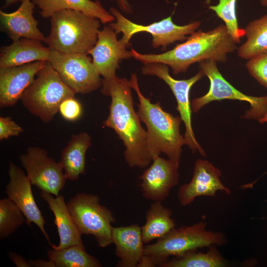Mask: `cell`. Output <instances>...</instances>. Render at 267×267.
I'll use <instances>...</instances> for the list:
<instances>
[{
    "mask_svg": "<svg viewBox=\"0 0 267 267\" xmlns=\"http://www.w3.org/2000/svg\"><path fill=\"white\" fill-rule=\"evenodd\" d=\"M101 87L102 94L111 98L109 114L103 124L113 129L123 141L126 163L131 167L149 166L152 159L147 149V132L134 110L130 81L116 75L103 79Z\"/></svg>",
    "mask_w": 267,
    "mask_h": 267,
    "instance_id": "cell-1",
    "label": "cell"
},
{
    "mask_svg": "<svg viewBox=\"0 0 267 267\" xmlns=\"http://www.w3.org/2000/svg\"><path fill=\"white\" fill-rule=\"evenodd\" d=\"M236 43L225 25L213 30L195 31L183 43L161 54H142L131 48L132 56L143 64L159 62L171 67L174 74L185 73L196 62L209 60L225 62L227 54L237 48Z\"/></svg>",
    "mask_w": 267,
    "mask_h": 267,
    "instance_id": "cell-2",
    "label": "cell"
},
{
    "mask_svg": "<svg viewBox=\"0 0 267 267\" xmlns=\"http://www.w3.org/2000/svg\"><path fill=\"white\" fill-rule=\"evenodd\" d=\"M130 83L138 96L136 113L147 128V149L152 159L163 153L169 159L180 161L182 147L185 145L179 132L180 117L164 110L160 102L152 103L145 97L140 90L135 74H132Z\"/></svg>",
    "mask_w": 267,
    "mask_h": 267,
    "instance_id": "cell-3",
    "label": "cell"
},
{
    "mask_svg": "<svg viewBox=\"0 0 267 267\" xmlns=\"http://www.w3.org/2000/svg\"><path fill=\"white\" fill-rule=\"evenodd\" d=\"M226 242L223 233L207 230L206 223L202 221L188 226L175 227L156 242L144 246L137 267H161L171 256L212 245H224Z\"/></svg>",
    "mask_w": 267,
    "mask_h": 267,
    "instance_id": "cell-4",
    "label": "cell"
},
{
    "mask_svg": "<svg viewBox=\"0 0 267 267\" xmlns=\"http://www.w3.org/2000/svg\"><path fill=\"white\" fill-rule=\"evenodd\" d=\"M50 21V32L44 43L50 49L88 54L97 42L101 22L96 17L64 9L52 15Z\"/></svg>",
    "mask_w": 267,
    "mask_h": 267,
    "instance_id": "cell-5",
    "label": "cell"
},
{
    "mask_svg": "<svg viewBox=\"0 0 267 267\" xmlns=\"http://www.w3.org/2000/svg\"><path fill=\"white\" fill-rule=\"evenodd\" d=\"M76 93L61 80L49 61L38 72L20 100L23 105L44 123L50 122L65 99Z\"/></svg>",
    "mask_w": 267,
    "mask_h": 267,
    "instance_id": "cell-6",
    "label": "cell"
},
{
    "mask_svg": "<svg viewBox=\"0 0 267 267\" xmlns=\"http://www.w3.org/2000/svg\"><path fill=\"white\" fill-rule=\"evenodd\" d=\"M72 218L80 233L93 235L98 245L105 248L111 243L112 212L100 204L97 195L79 193L67 203Z\"/></svg>",
    "mask_w": 267,
    "mask_h": 267,
    "instance_id": "cell-7",
    "label": "cell"
},
{
    "mask_svg": "<svg viewBox=\"0 0 267 267\" xmlns=\"http://www.w3.org/2000/svg\"><path fill=\"white\" fill-rule=\"evenodd\" d=\"M216 63L209 60L199 62L200 70L209 79L210 86L205 95L192 100V111L197 113L204 106L213 101L237 100L250 104V108L245 112L243 118L258 120L263 118L267 113V95L256 97L241 92L223 78Z\"/></svg>",
    "mask_w": 267,
    "mask_h": 267,
    "instance_id": "cell-8",
    "label": "cell"
},
{
    "mask_svg": "<svg viewBox=\"0 0 267 267\" xmlns=\"http://www.w3.org/2000/svg\"><path fill=\"white\" fill-rule=\"evenodd\" d=\"M109 11L116 18L115 21L110 23L109 26L117 35L123 33L121 39L124 42L129 44L134 35L146 32L152 35V45L154 48L162 46L163 49H166L169 44L176 41L186 40V35L196 31L201 24L200 22L196 21L183 26L177 25L170 16L158 22L142 25L129 20L115 7H111Z\"/></svg>",
    "mask_w": 267,
    "mask_h": 267,
    "instance_id": "cell-9",
    "label": "cell"
},
{
    "mask_svg": "<svg viewBox=\"0 0 267 267\" xmlns=\"http://www.w3.org/2000/svg\"><path fill=\"white\" fill-rule=\"evenodd\" d=\"M48 61L63 82L76 93H89L101 86L100 75L86 54L50 49Z\"/></svg>",
    "mask_w": 267,
    "mask_h": 267,
    "instance_id": "cell-10",
    "label": "cell"
},
{
    "mask_svg": "<svg viewBox=\"0 0 267 267\" xmlns=\"http://www.w3.org/2000/svg\"><path fill=\"white\" fill-rule=\"evenodd\" d=\"M145 75L156 76L163 80L173 92L177 102V110L180 114L181 121L185 126L183 135L185 145L193 152L198 151L200 155L206 156V153L195 138L191 124L192 109L189 99V93L193 85L204 76L202 71L192 77L186 80H176L169 74L167 65L159 62L144 64L141 69Z\"/></svg>",
    "mask_w": 267,
    "mask_h": 267,
    "instance_id": "cell-11",
    "label": "cell"
},
{
    "mask_svg": "<svg viewBox=\"0 0 267 267\" xmlns=\"http://www.w3.org/2000/svg\"><path fill=\"white\" fill-rule=\"evenodd\" d=\"M32 185L55 196L59 195L67 180L60 162L47 156L45 149L29 147L19 157Z\"/></svg>",
    "mask_w": 267,
    "mask_h": 267,
    "instance_id": "cell-12",
    "label": "cell"
},
{
    "mask_svg": "<svg viewBox=\"0 0 267 267\" xmlns=\"http://www.w3.org/2000/svg\"><path fill=\"white\" fill-rule=\"evenodd\" d=\"M180 161L155 157L152 164L139 177L142 195L153 202L165 200L179 181Z\"/></svg>",
    "mask_w": 267,
    "mask_h": 267,
    "instance_id": "cell-13",
    "label": "cell"
},
{
    "mask_svg": "<svg viewBox=\"0 0 267 267\" xmlns=\"http://www.w3.org/2000/svg\"><path fill=\"white\" fill-rule=\"evenodd\" d=\"M116 35L109 26H104L99 30L95 44L88 53L92 56L93 65L103 79L115 76L120 61L133 57L131 51L127 50L130 43L118 40Z\"/></svg>",
    "mask_w": 267,
    "mask_h": 267,
    "instance_id": "cell-14",
    "label": "cell"
},
{
    "mask_svg": "<svg viewBox=\"0 0 267 267\" xmlns=\"http://www.w3.org/2000/svg\"><path fill=\"white\" fill-rule=\"evenodd\" d=\"M8 174L9 181L5 187V193L23 214L26 223L31 226L35 223L41 230L50 245V238L44 227L45 223L42 212L35 200L31 181L24 171L10 162Z\"/></svg>",
    "mask_w": 267,
    "mask_h": 267,
    "instance_id": "cell-15",
    "label": "cell"
},
{
    "mask_svg": "<svg viewBox=\"0 0 267 267\" xmlns=\"http://www.w3.org/2000/svg\"><path fill=\"white\" fill-rule=\"evenodd\" d=\"M221 175L220 170L209 161L198 159L195 163L191 180L181 185L178 190L179 204L185 206L199 196L214 197L218 191L230 194V189L220 180Z\"/></svg>",
    "mask_w": 267,
    "mask_h": 267,
    "instance_id": "cell-16",
    "label": "cell"
},
{
    "mask_svg": "<svg viewBox=\"0 0 267 267\" xmlns=\"http://www.w3.org/2000/svg\"><path fill=\"white\" fill-rule=\"evenodd\" d=\"M47 61H38L20 66L0 68V107L14 105L33 83Z\"/></svg>",
    "mask_w": 267,
    "mask_h": 267,
    "instance_id": "cell-17",
    "label": "cell"
},
{
    "mask_svg": "<svg viewBox=\"0 0 267 267\" xmlns=\"http://www.w3.org/2000/svg\"><path fill=\"white\" fill-rule=\"evenodd\" d=\"M35 7L31 0H25L14 12L7 13L0 10V31L13 42L27 38L44 42L45 37L38 28V21L33 16Z\"/></svg>",
    "mask_w": 267,
    "mask_h": 267,
    "instance_id": "cell-18",
    "label": "cell"
},
{
    "mask_svg": "<svg viewBox=\"0 0 267 267\" xmlns=\"http://www.w3.org/2000/svg\"><path fill=\"white\" fill-rule=\"evenodd\" d=\"M112 240L116 246L115 255L119 259L117 266L137 267L143 256L144 248L141 226L134 224L113 227Z\"/></svg>",
    "mask_w": 267,
    "mask_h": 267,
    "instance_id": "cell-19",
    "label": "cell"
},
{
    "mask_svg": "<svg viewBox=\"0 0 267 267\" xmlns=\"http://www.w3.org/2000/svg\"><path fill=\"white\" fill-rule=\"evenodd\" d=\"M41 196L53 213L54 223L57 227L59 237V244L57 246L51 244L52 248L59 250L75 245L84 246L82 234L72 218L63 196L61 194L54 197L52 194L41 190Z\"/></svg>",
    "mask_w": 267,
    "mask_h": 267,
    "instance_id": "cell-20",
    "label": "cell"
},
{
    "mask_svg": "<svg viewBox=\"0 0 267 267\" xmlns=\"http://www.w3.org/2000/svg\"><path fill=\"white\" fill-rule=\"evenodd\" d=\"M42 41L22 38L0 48V68L20 66L38 61H48L50 49Z\"/></svg>",
    "mask_w": 267,
    "mask_h": 267,
    "instance_id": "cell-21",
    "label": "cell"
},
{
    "mask_svg": "<svg viewBox=\"0 0 267 267\" xmlns=\"http://www.w3.org/2000/svg\"><path fill=\"white\" fill-rule=\"evenodd\" d=\"M40 9L44 18H50L55 13L64 9H72L96 17L101 23L115 21V17L106 10L98 0H31Z\"/></svg>",
    "mask_w": 267,
    "mask_h": 267,
    "instance_id": "cell-22",
    "label": "cell"
},
{
    "mask_svg": "<svg viewBox=\"0 0 267 267\" xmlns=\"http://www.w3.org/2000/svg\"><path fill=\"white\" fill-rule=\"evenodd\" d=\"M91 144V137L86 132L72 135L61 152L60 161L67 180H77L86 173V154Z\"/></svg>",
    "mask_w": 267,
    "mask_h": 267,
    "instance_id": "cell-23",
    "label": "cell"
},
{
    "mask_svg": "<svg viewBox=\"0 0 267 267\" xmlns=\"http://www.w3.org/2000/svg\"><path fill=\"white\" fill-rule=\"evenodd\" d=\"M172 214V211L164 206L162 202H153L146 212L145 222L141 226L144 244L163 237L175 227Z\"/></svg>",
    "mask_w": 267,
    "mask_h": 267,
    "instance_id": "cell-24",
    "label": "cell"
},
{
    "mask_svg": "<svg viewBox=\"0 0 267 267\" xmlns=\"http://www.w3.org/2000/svg\"><path fill=\"white\" fill-rule=\"evenodd\" d=\"M244 31L247 40L237 48L239 57L249 60L267 52V14L250 22Z\"/></svg>",
    "mask_w": 267,
    "mask_h": 267,
    "instance_id": "cell-25",
    "label": "cell"
},
{
    "mask_svg": "<svg viewBox=\"0 0 267 267\" xmlns=\"http://www.w3.org/2000/svg\"><path fill=\"white\" fill-rule=\"evenodd\" d=\"M217 245L210 246L206 252L188 251L182 255L175 256L161 267H222L227 261L217 249Z\"/></svg>",
    "mask_w": 267,
    "mask_h": 267,
    "instance_id": "cell-26",
    "label": "cell"
},
{
    "mask_svg": "<svg viewBox=\"0 0 267 267\" xmlns=\"http://www.w3.org/2000/svg\"><path fill=\"white\" fill-rule=\"evenodd\" d=\"M47 257L56 267H100L99 261L85 251V246L72 245L59 250L52 248Z\"/></svg>",
    "mask_w": 267,
    "mask_h": 267,
    "instance_id": "cell-27",
    "label": "cell"
},
{
    "mask_svg": "<svg viewBox=\"0 0 267 267\" xmlns=\"http://www.w3.org/2000/svg\"><path fill=\"white\" fill-rule=\"evenodd\" d=\"M26 219L15 203L9 198L0 200V239L14 233Z\"/></svg>",
    "mask_w": 267,
    "mask_h": 267,
    "instance_id": "cell-28",
    "label": "cell"
},
{
    "mask_svg": "<svg viewBox=\"0 0 267 267\" xmlns=\"http://www.w3.org/2000/svg\"><path fill=\"white\" fill-rule=\"evenodd\" d=\"M210 0H207L209 1ZM237 0H219L216 5H210L209 8L214 11L216 15L224 22L227 31L235 42L240 43L244 36V31L238 27L236 13Z\"/></svg>",
    "mask_w": 267,
    "mask_h": 267,
    "instance_id": "cell-29",
    "label": "cell"
},
{
    "mask_svg": "<svg viewBox=\"0 0 267 267\" xmlns=\"http://www.w3.org/2000/svg\"><path fill=\"white\" fill-rule=\"evenodd\" d=\"M246 66L250 74L267 88V52L249 59Z\"/></svg>",
    "mask_w": 267,
    "mask_h": 267,
    "instance_id": "cell-30",
    "label": "cell"
},
{
    "mask_svg": "<svg viewBox=\"0 0 267 267\" xmlns=\"http://www.w3.org/2000/svg\"><path fill=\"white\" fill-rule=\"evenodd\" d=\"M65 120L74 122L78 120L82 114L81 103L74 97L65 99L60 104L58 111Z\"/></svg>",
    "mask_w": 267,
    "mask_h": 267,
    "instance_id": "cell-31",
    "label": "cell"
},
{
    "mask_svg": "<svg viewBox=\"0 0 267 267\" xmlns=\"http://www.w3.org/2000/svg\"><path fill=\"white\" fill-rule=\"evenodd\" d=\"M23 129L12 120L11 117H0V140L19 135Z\"/></svg>",
    "mask_w": 267,
    "mask_h": 267,
    "instance_id": "cell-32",
    "label": "cell"
},
{
    "mask_svg": "<svg viewBox=\"0 0 267 267\" xmlns=\"http://www.w3.org/2000/svg\"><path fill=\"white\" fill-rule=\"evenodd\" d=\"M9 258L18 267H31L28 261H26L21 256L14 252L8 253Z\"/></svg>",
    "mask_w": 267,
    "mask_h": 267,
    "instance_id": "cell-33",
    "label": "cell"
},
{
    "mask_svg": "<svg viewBox=\"0 0 267 267\" xmlns=\"http://www.w3.org/2000/svg\"><path fill=\"white\" fill-rule=\"evenodd\" d=\"M28 262L31 267H56L54 263L49 260V261L42 259L31 260H28Z\"/></svg>",
    "mask_w": 267,
    "mask_h": 267,
    "instance_id": "cell-34",
    "label": "cell"
},
{
    "mask_svg": "<svg viewBox=\"0 0 267 267\" xmlns=\"http://www.w3.org/2000/svg\"><path fill=\"white\" fill-rule=\"evenodd\" d=\"M120 9L124 13L131 14L132 13V5L127 0H115Z\"/></svg>",
    "mask_w": 267,
    "mask_h": 267,
    "instance_id": "cell-35",
    "label": "cell"
},
{
    "mask_svg": "<svg viewBox=\"0 0 267 267\" xmlns=\"http://www.w3.org/2000/svg\"><path fill=\"white\" fill-rule=\"evenodd\" d=\"M25 0H4L2 8H6L18 2H22Z\"/></svg>",
    "mask_w": 267,
    "mask_h": 267,
    "instance_id": "cell-36",
    "label": "cell"
},
{
    "mask_svg": "<svg viewBox=\"0 0 267 267\" xmlns=\"http://www.w3.org/2000/svg\"><path fill=\"white\" fill-rule=\"evenodd\" d=\"M258 122L260 124H264L265 123H267V113L265 114V115L263 118L259 120Z\"/></svg>",
    "mask_w": 267,
    "mask_h": 267,
    "instance_id": "cell-37",
    "label": "cell"
},
{
    "mask_svg": "<svg viewBox=\"0 0 267 267\" xmlns=\"http://www.w3.org/2000/svg\"><path fill=\"white\" fill-rule=\"evenodd\" d=\"M260 2L262 6H267V0H260Z\"/></svg>",
    "mask_w": 267,
    "mask_h": 267,
    "instance_id": "cell-38",
    "label": "cell"
},
{
    "mask_svg": "<svg viewBox=\"0 0 267 267\" xmlns=\"http://www.w3.org/2000/svg\"><path fill=\"white\" fill-rule=\"evenodd\" d=\"M111 0V1H113V0Z\"/></svg>",
    "mask_w": 267,
    "mask_h": 267,
    "instance_id": "cell-39",
    "label": "cell"
},
{
    "mask_svg": "<svg viewBox=\"0 0 267 267\" xmlns=\"http://www.w3.org/2000/svg\"><path fill=\"white\" fill-rule=\"evenodd\" d=\"M266 173L267 174V172Z\"/></svg>",
    "mask_w": 267,
    "mask_h": 267,
    "instance_id": "cell-40",
    "label": "cell"
}]
</instances>
